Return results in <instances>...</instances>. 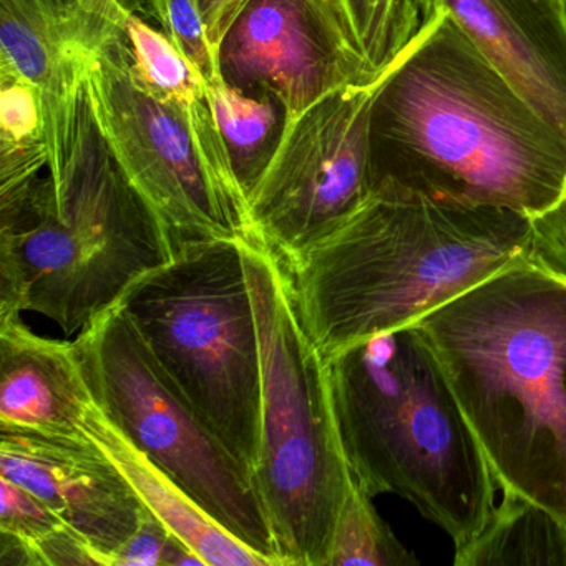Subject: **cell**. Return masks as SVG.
<instances>
[{
    "mask_svg": "<svg viewBox=\"0 0 566 566\" xmlns=\"http://www.w3.org/2000/svg\"><path fill=\"white\" fill-rule=\"evenodd\" d=\"M369 174L373 195L535 217L565 190L566 134L442 12L377 87Z\"/></svg>",
    "mask_w": 566,
    "mask_h": 566,
    "instance_id": "1",
    "label": "cell"
},
{
    "mask_svg": "<svg viewBox=\"0 0 566 566\" xmlns=\"http://www.w3.org/2000/svg\"><path fill=\"white\" fill-rule=\"evenodd\" d=\"M413 326L499 485L566 523V281L520 261Z\"/></svg>",
    "mask_w": 566,
    "mask_h": 566,
    "instance_id": "2",
    "label": "cell"
},
{
    "mask_svg": "<svg viewBox=\"0 0 566 566\" xmlns=\"http://www.w3.org/2000/svg\"><path fill=\"white\" fill-rule=\"evenodd\" d=\"M532 220L496 207L370 195L286 264L297 310L324 359L412 326L447 301L528 261Z\"/></svg>",
    "mask_w": 566,
    "mask_h": 566,
    "instance_id": "3",
    "label": "cell"
},
{
    "mask_svg": "<svg viewBox=\"0 0 566 566\" xmlns=\"http://www.w3.org/2000/svg\"><path fill=\"white\" fill-rule=\"evenodd\" d=\"M177 250L115 164L84 94L61 180L0 195V319L32 311L78 336Z\"/></svg>",
    "mask_w": 566,
    "mask_h": 566,
    "instance_id": "4",
    "label": "cell"
},
{
    "mask_svg": "<svg viewBox=\"0 0 566 566\" xmlns=\"http://www.w3.org/2000/svg\"><path fill=\"white\" fill-rule=\"evenodd\" d=\"M326 366L354 482L373 499L402 496L455 549L472 542L492 515L499 480L419 327L376 334Z\"/></svg>",
    "mask_w": 566,
    "mask_h": 566,
    "instance_id": "5",
    "label": "cell"
},
{
    "mask_svg": "<svg viewBox=\"0 0 566 566\" xmlns=\"http://www.w3.org/2000/svg\"><path fill=\"white\" fill-rule=\"evenodd\" d=\"M261 353V442L254 480L284 566H327L354 479L326 359L304 327L286 264L243 240Z\"/></svg>",
    "mask_w": 566,
    "mask_h": 566,
    "instance_id": "6",
    "label": "cell"
},
{
    "mask_svg": "<svg viewBox=\"0 0 566 566\" xmlns=\"http://www.w3.org/2000/svg\"><path fill=\"white\" fill-rule=\"evenodd\" d=\"M118 304L168 379L254 473L261 353L243 240L181 244Z\"/></svg>",
    "mask_w": 566,
    "mask_h": 566,
    "instance_id": "7",
    "label": "cell"
},
{
    "mask_svg": "<svg viewBox=\"0 0 566 566\" xmlns=\"http://www.w3.org/2000/svg\"><path fill=\"white\" fill-rule=\"evenodd\" d=\"M102 412L218 525L284 566L253 470L168 379L120 304L75 339Z\"/></svg>",
    "mask_w": 566,
    "mask_h": 566,
    "instance_id": "8",
    "label": "cell"
},
{
    "mask_svg": "<svg viewBox=\"0 0 566 566\" xmlns=\"http://www.w3.org/2000/svg\"><path fill=\"white\" fill-rule=\"evenodd\" d=\"M98 130L128 184L147 201L177 247L250 240V210L234 177L210 101L181 108L135 82L127 42L84 64Z\"/></svg>",
    "mask_w": 566,
    "mask_h": 566,
    "instance_id": "9",
    "label": "cell"
},
{
    "mask_svg": "<svg viewBox=\"0 0 566 566\" xmlns=\"http://www.w3.org/2000/svg\"><path fill=\"white\" fill-rule=\"evenodd\" d=\"M380 81L339 88L291 120L251 191V240L283 263L336 230L373 195L369 120Z\"/></svg>",
    "mask_w": 566,
    "mask_h": 566,
    "instance_id": "10",
    "label": "cell"
},
{
    "mask_svg": "<svg viewBox=\"0 0 566 566\" xmlns=\"http://www.w3.org/2000/svg\"><path fill=\"white\" fill-rule=\"evenodd\" d=\"M223 81L274 97L290 120L333 92L373 78L319 0H251L218 49Z\"/></svg>",
    "mask_w": 566,
    "mask_h": 566,
    "instance_id": "11",
    "label": "cell"
},
{
    "mask_svg": "<svg viewBox=\"0 0 566 566\" xmlns=\"http://www.w3.org/2000/svg\"><path fill=\"white\" fill-rule=\"evenodd\" d=\"M0 476L41 496L112 566L140 523L144 502L114 460L88 437L0 430Z\"/></svg>",
    "mask_w": 566,
    "mask_h": 566,
    "instance_id": "12",
    "label": "cell"
},
{
    "mask_svg": "<svg viewBox=\"0 0 566 566\" xmlns=\"http://www.w3.org/2000/svg\"><path fill=\"white\" fill-rule=\"evenodd\" d=\"M495 71L566 134L562 0H437Z\"/></svg>",
    "mask_w": 566,
    "mask_h": 566,
    "instance_id": "13",
    "label": "cell"
},
{
    "mask_svg": "<svg viewBox=\"0 0 566 566\" xmlns=\"http://www.w3.org/2000/svg\"><path fill=\"white\" fill-rule=\"evenodd\" d=\"M97 406L75 340L39 336L21 316L0 319V430L82 439Z\"/></svg>",
    "mask_w": 566,
    "mask_h": 566,
    "instance_id": "14",
    "label": "cell"
},
{
    "mask_svg": "<svg viewBox=\"0 0 566 566\" xmlns=\"http://www.w3.org/2000/svg\"><path fill=\"white\" fill-rule=\"evenodd\" d=\"M0 67L39 92L49 145L48 175L61 180L77 140L85 94L64 0H0Z\"/></svg>",
    "mask_w": 566,
    "mask_h": 566,
    "instance_id": "15",
    "label": "cell"
},
{
    "mask_svg": "<svg viewBox=\"0 0 566 566\" xmlns=\"http://www.w3.org/2000/svg\"><path fill=\"white\" fill-rule=\"evenodd\" d=\"M130 480L144 505L187 543L207 566H270L266 558L218 525L170 476L150 462L124 433L95 407L84 427Z\"/></svg>",
    "mask_w": 566,
    "mask_h": 566,
    "instance_id": "16",
    "label": "cell"
},
{
    "mask_svg": "<svg viewBox=\"0 0 566 566\" xmlns=\"http://www.w3.org/2000/svg\"><path fill=\"white\" fill-rule=\"evenodd\" d=\"M482 532L455 549V566H566V523L545 506L499 485Z\"/></svg>",
    "mask_w": 566,
    "mask_h": 566,
    "instance_id": "17",
    "label": "cell"
},
{
    "mask_svg": "<svg viewBox=\"0 0 566 566\" xmlns=\"http://www.w3.org/2000/svg\"><path fill=\"white\" fill-rule=\"evenodd\" d=\"M373 81L440 18L437 0H319Z\"/></svg>",
    "mask_w": 566,
    "mask_h": 566,
    "instance_id": "18",
    "label": "cell"
},
{
    "mask_svg": "<svg viewBox=\"0 0 566 566\" xmlns=\"http://www.w3.org/2000/svg\"><path fill=\"white\" fill-rule=\"evenodd\" d=\"M207 92L231 168L248 201L283 142L290 115L276 98L241 94L221 75L208 82Z\"/></svg>",
    "mask_w": 566,
    "mask_h": 566,
    "instance_id": "19",
    "label": "cell"
},
{
    "mask_svg": "<svg viewBox=\"0 0 566 566\" xmlns=\"http://www.w3.org/2000/svg\"><path fill=\"white\" fill-rule=\"evenodd\" d=\"M44 168L49 145L39 92L0 67V195L28 187Z\"/></svg>",
    "mask_w": 566,
    "mask_h": 566,
    "instance_id": "20",
    "label": "cell"
},
{
    "mask_svg": "<svg viewBox=\"0 0 566 566\" xmlns=\"http://www.w3.org/2000/svg\"><path fill=\"white\" fill-rule=\"evenodd\" d=\"M125 41L130 54L132 75L151 97L181 108L208 101L203 75L161 29L134 15L125 25Z\"/></svg>",
    "mask_w": 566,
    "mask_h": 566,
    "instance_id": "21",
    "label": "cell"
},
{
    "mask_svg": "<svg viewBox=\"0 0 566 566\" xmlns=\"http://www.w3.org/2000/svg\"><path fill=\"white\" fill-rule=\"evenodd\" d=\"M416 566L419 559L380 518L373 496L356 482L337 516L327 566Z\"/></svg>",
    "mask_w": 566,
    "mask_h": 566,
    "instance_id": "22",
    "label": "cell"
},
{
    "mask_svg": "<svg viewBox=\"0 0 566 566\" xmlns=\"http://www.w3.org/2000/svg\"><path fill=\"white\" fill-rule=\"evenodd\" d=\"M155 0H64L65 21L82 71L102 49L125 41V25L134 15L150 21ZM127 42V41H125Z\"/></svg>",
    "mask_w": 566,
    "mask_h": 566,
    "instance_id": "23",
    "label": "cell"
},
{
    "mask_svg": "<svg viewBox=\"0 0 566 566\" xmlns=\"http://www.w3.org/2000/svg\"><path fill=\"white\" fill-rule=\"evenodd\" d=\"M150 21L174 42L175 48L211 82L220 77L218 51L211 44L197 0H155Z\"/></svg>",
    "mask_w": 566,
    "mask_h": 566,
    "instance_id": "24",
    "label": "cell"
},
{
    "mask_svg": "<svg viewBox=\"0 0 566 566\" xmlns=\"http://www.w3.org/2000/svg\"><path fill=\"white\" fill-rule=\"evenodd\" d=\"M205 565L203 559L181 542L158 516L145 506L138 528L115 552L112 566Z\"/></svg>",
    "mask_w": 566,
    "mask_h": 566,
    "instance_id": "25",
    "label": "cell"
},
{
    "mask_svg": "<svg viewBox=\"0 0 566 566\" xmlns=\"http://www.w3.org/2000/svg\"><path fill=\"white\" fill-rule=\"evenodd\" d=\"M65 525L67 522L41 496L0 476V532L38 543Z\"/></svg>",
    "mask_w": 566,
    "mask_h": 566,
    "instance_id": "26",
    "label": "cell"
},
{
    "mask_svg": "<svg viewBox=\"0 0 566 566\" xmlns=\"http://www.w3.org/2000/svg\"><path fill=\"white\" fill-rule=\"evenodd\" d=\"M530 220V263L566 281V185L555 205Z\"/></svg>",
    "mask_w": 566,
    "mask_h": 566,
    "instance_id": "27",
    "label": "cell"
},
{
    "mask_svg": "<svg viewBox=\"0 0 566 566\" xmlns=\"http://www.w3.org/2000/svg\"><path fill=\"white\" fill-rule=\"evenodd\" d=\"M32 546L38 566H104L102 556L95 552L94 546L69 525L62 526L41 542L32 543Z\"/></svg>",
    "mask_w": 566,
    "mask_h": 566,
    "instance_id": "28",
    "label": "cell"
},
{
    "mask_svg": "<svg viewBox=\"0 0 566 566\" xmlns=\"http://www.w3.org/2000/svg\"><path fill=\"white\" fill-rule=\"evenodd\" d=\"M251 0H197L211 44L220 49L227 32Z\"/></svg>",
    "mask_w": 566,
    "mask_h": 566,
    "instance_id": "29",
    "label": "cell"
},
{
    "mask_svg": "<svg viewBox=\"0 0 566 566\" xmlns=\"http://www.w3.org/2000/svg\"><path fill=\"white\" fill-rule=\"evenodd\" d=\"M563 6V12H565V19H566V0H562Z\"/></svg>",
    "mask_w": 566,
    "mask_h": 566,
    "instance_id": "30",
    "label": "cell"
}]
</instances>
